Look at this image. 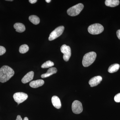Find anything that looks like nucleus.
<instances>
[{
	"instance_id": "obj_3",
	"label": "nucleus",
	"mask_w": 120,
	"mask_h": 120,
	"mask_svg": "<svg viewBox=\"0 0 120 120\" xmlns=\"http://www.w3.org/2000/svg\"><path fill=\"white\" fill-rule=\"evenodd\" d=\"M84 8L82 4H79L69 8L67 11L68 15L72 16L77 15L80 13Z\"/></svg>"
},
{
	"instance_id": "obj_22",
	"label": "nucleus",
	"mask_w": 120,
	"mask_h": 120,
	"mask_svg": "<svg viewBox=\"0 0 120 120\" xmlns=\"http://www.w3.org/2000/svg\"><path fill=\"white\" fill-rule=\"evenodd\" d=\"M116 35L117 38L120 40V30H118L116 32Z\"/></svg>"
},
{
	"instance_id": "obj_26",
	"label": "nucleus",
	"mask_w": 120,
	"mask_h": 120,
	"mask_svg": "<svg viewBox=\"0 0 120 120\" xmlns=\"http://www.w3.org/2000/svg\"><path fill=\"white\" fill-rule=\"evenodd\" d=\"M23 120H28V118L27 117H25Z\"/></svg>"
},
{
	"instance_id": "obj_1",
	"label": "nucleus",
	"mask_w": 120,
	"mask_h": 120,
	"mask_svg": "<svg viewBox=\"0 0 120 120\" xmlns=\"http://www.w3.org/2000/svg\"><path fill=\"white\" fill-rule=\"evenodd\" d=\"M15 74V72L11 67L4 65L0 69V82L4 83L8 81Z\"/></svg>"
},
{
	"instance_id": "obj_24",
	"label": "nucleus",
	"mask_w": 120,
	"mask_h": 120,
	"mask_svg": "<svg viewBox=\"0 0 120 120\" xmlns=\"http://www.w3.org/2000/svg\"><path fill=\"white\" fill-rule=\"evenodd\" d=\"M16 120H22V117H21V116H20V115H18L17 116V118H16Z\"/></svg>"
},
{
	"instance_id": "obj_4",
	"label": "nucleus",
	"mask_w": 120,
	"mask_h": 120,
	"mask_svg": "<svg viewBox=\"0 0 120 120\" xmlns=\"http://www.w3.org/2000/svg\"><path fill=\"white\" fill-rule=\"evenodd\" d=\"M103 26L99 23L92 24L89 26L88 28V32L93 35L99 34L103 32Z\"/></svg>"
},
{
	"instance_id": "obj_21",
	"label": "nucleus",
	"mask_w": 120,
	"mask_h": 120,
	"mask_svg": "<svg viewBox=\"0 0 120 120\" xmlns=\"http://www.w3.org/2000/svg\"><path fill=\"white\" fill-rule=\"evenodd\" d=\"M114 100L116 102H120V93H119L116 95L114 97Z\"/></svg>"
},
{
	"instance_id": "obj_6",
	"label": "nucleus",
	"mask_w": 120,
	"mask_h": 120,
	"mask_svg": "<svg viewBox=\"0 0 120 120\" xmlns=\"http://www.w3.org/2000/svg\"><path fill=\"white\" fill-rule=\"evenodd\" d=\"M28 96L27 94L22 92H18L15 93L13 95V98L16 102L18 105L22 103L28 98Z\"/></svg>"
},
{
	"instance_id": "obj_9",
	"label": "nucleus",
	"mask_w": 120,
	"mask_h": 120,
	"mask_svg": "<svg viewBox=\"0 0 120 120\" xmlns=\"http://www.w3.org/2000/svg\"><path fill=\"white\" fill-rule=\"evenodd\" d=\"M102 80V77L100 76H97L91 78L89 82V84L91 87L95 86L99 84Z\"/></svg>"
},
{
	"instance_id": "obj_14",
	"label": "nucleus",
	"mask_w": 120,
	"mask_h": 120,
	"mask_svg": "<svg viewBox=\"0 0 120 120\" xmlns=\"http://www.w3.org/2000/svg\"><path fill=\"white\" fill-rule=\"evenodd\" d=\"M105 4L107 7H114L119 5L120 1L118 0H106L105 1Z\"/></svg>"
},
{
	"instance_id": "obj_15",
	"label": "nucleus",
	"mask_w": 120,
	"mask_h": 120,
	"mask_svg": "<svg viewBox=\"0 0 120 120\" xmlns=\"http://www.w3.org/2000/svg\"><path fill=\"white\" fill-rule=\"evenodd\" d=\"M14 27L17 32H22L26 30V27L23 24L20 23H16L14 25Z\"/></svg>"
},
{
	"instance_id": "obj_19",
	"label": "nucleus",
	"mask_w": 120,
	"mask_h": 120,
	"mask_svg": "<svg viewBox=\"0 0 120 120\" xmlns=\"http://www.w3.org/2000/svg\"><path fill=\"white\" fill-rule=\"evenodd\" d=\"M29 49V47L27 45H22L19 47V52L21 53H25L27 52Z\"/></svg>"
},
{
	"instance_id": "obj_23",
	"label": "nucleus",
	"mask_w": 120,
	"mask_h": 120,
	"mask_svg": "<svg viewBox=\"0 0 120 120\" xmlns=\"http://www.w3.org/2000/svg\"><path fill=\"white\" fill-rule=\"evenodd\" d=\"M29 2L31 4H34L37 2V0H29Z\"/></svg>"
},
{
	"instance_id": "obj_7",
	"label": "nucleus",
	"mask_w": 120,
	"mask_h": 120,
	"mask_svg": "<svg viewBox=\"0 0 120 120\" xmlns=\"http://www.w3.org/2000/svg\"><path fill=\"white\" fill-rule=\"evenodd\" d=\"M61 52L64 54L63 58L65 61H68L71 56V48L68 46L65 45H62L60 48Z\"/></svg>"
},
{
	"instance_id": "obj_8",
	"label": "nucleus",
	"mask_w": 120,
	"mask_h": 120,
	"mask_svg": "<svg viewBox=\"0 0 120 120\" xmlns=\"http://www.w3.org/2000/svg\"><path fill=\"white\" fill-rule=\"evenodd\" d=\"M72 110L74 113L79 114L83 111V107L82 103L79 101H75L72 105Z\"/></svg>"
},
{
	"instance_id": "obj_18",
	"label": "nucleus",
	"mask_w": 120,
	"mask_h": 120,
	"mask_svg": "<svg viewBox=\"0 0 120 120\" xmlns=\"http://www.w3.org/2000/svg\"><path fill=\"white\" fill-rule=\"evenodd\" d=\"M54 65V64L53 62L50 60L47 61L46 62L43 63L41 67L42 68H51Z\"/></svg>"
},
{
	"instance_id": "obj_25",
	"label": "nucleus",
	"mask_w": 120,
	"mask_h": 120,
	"mask_svg": "<svg viewBox=\"0 0 120 120\" xmlns=\"http://www.w3.org/2000/svg\"><path fill=\"white\" fill-rule=\"evenodd\" d=\"M45 1L47 3H49L51 1V0H46Z\"/></svg>"
},
{
	"instance_id": "obj_27",
	"label": "nucleus",
	"mask_w": 120,
	"mask_h": 120,
	"mask_svg": "<svg viewBox=\"0 0 120 120\" xmlns=\"http://www.w3.org/2000/svg\"><path fill=\"white\" fill-rule=\"evenodd\" d=\"M7 1H13V0H7Z\"/></svg>"
},
{
	"instance_id": "obj_20",
	"label": "nucleus",
	"mask_w": 120,
	"mask_h": 120,
	"mask_svg": "<svg viewBox=\"0 0 120 120\" xmlns=\"http://www.w3.org/2000/svg\"><path fill=\"white\" fill-rule=\"evenodd\" d=\"M6 51V49L4 47L0 46V56H2L4 54Z\"/></svg>"
},
{
	"instance_id": "obj_5",
	"label": "nucleus",
	"mask_w": 120,
	"mask_h": 120,
	"mask_svg": "<svg viewBox=\"0 0 120 120\" xmlns=\"http://www.w3.org/2000/svg\"><path fill=\"white\" fill-rule=\"evenodd\" d=\"M64 27L63 26H60L52 31L49 35V39L50 41H53L60 37L64 32Z\"/></svg>"
},
{
	"instance_id": "obj_11",
	"label": "nucleus",
	"mask_w": 120,
	"mask_h": 120,
	"mask_svg": "<svg viewBox=\"0 0 120 120\" xmlns=\"http://www.w3.org/2000/svg\"><path fill=\"white\" fill-rule=\"evenodd\" d=\"M52 102L54 106L57 109H60L61 106V102L60 99L56 96L52 97Z\"/></svg>"
},
{
	"instance_id": "obj_16",
	"label": "nucleus",
	"mask_w": 120,
	"mask_h": 120,
	"mask_svg": "<svg viewBox=\"0 0 120 120\" xmlns=\"http://www.w3.org/2000/svg\"><path fill=\"white\" fill-rule=\"evenodd\" d=\"M120 65L117 64H114L110 65L108 69V72L110 73L116 72L119 70Z\"/></svg>"
},
{
	"instance_id": "obj_10",
	"label": "nucleus",
	"mask_w": 120,
	"mask_h": 120,
	"mask_svg": "<svg viewBox=\"0 0 120 120\" xmlns=\"http://www.w3.org/2000/svg\"><path fill=\"white\" fill-rule=\"evenodd\" d=\"M34 73L33 71L28 72L22 79V81L23 83H26L32 80L34 78Z\"/></svg>"
},
{
	"instance_id": "obj_2",
	"label": "nucleus",
	"mask_w": 120,
	"mask_h": 120,
	"mask_svg": "<svg viewBox=\"0 0 120 120\" xmlns=\"http://www.w3.org/2000/svg\"><path fill=\"white\" fill-rule=\"evenodd\" d=\"M97 54L95 52H92L86 53L83 58L82 64L84 67H89L92 64L96 59Z\"/></svg>"
},
{
	"instance_id": "obj_17",
	"label": "nucleus",
	"mask_w": 120,
	"mask_h": 120,
	"mask_svg": "<svg viewBox=\"0 0 120 120\" xmlns=\"http://www.w3.org/2000/svg\"><path fill=\"white\" fill-rule=\"evenodd\" d=\"M29 19L30 22L35 25L38 24L40 22L39 18L35 15H32L30 16L29 17Z\"/></svg>"
},
{
	"instance_id": "obj_12",
	"label": "nucleus",
	"mask_w": 120,
	"mask_h": 120,
	"mask_svg": "<svg viewBox=\"0 0 120 120\" xmlns=\"http://www.w3.org/2000/svg\"><path fill=\"white\" fill-rule=\"evenodd\" d=\"M45 82L42 79H38L31 82L30 83V86L33 88H37L43 86Z\"/></svg>"
},
{
	"instance_id": "obj_13",
	"label": "nucleus",
	"mask_w": 120,
	"mask_h": 120,
	"mask_svg": "<svg viewBox=\"0 0 120 120\" xmlns=\"http://www.w3.org/2000/svg\"><path fill=\"white\" fill-rule=\"evenodd\" d=\"M57 71V69L56 68H50L48 69L46 73L41 75V77L42 78H45L49 77L50 76L56 73Z\"/></svg>"
}]
</instances>
